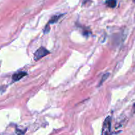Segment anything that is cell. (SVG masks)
<instances>
[{
  "label": "cell",
  "instance_id": "obj_6",
  "mask_svg": "<svg viewBox=\"0 0 135 135\" xmlns=\"http://www.w3.org/2000/svg\"><path fill=\"white\" fill-rule=\"evenodd\" d=\"M109 73H107V74H105L103 75V76L102 77V78H101V81L99 82V85H101V84H103V83L104 82V81H105L106 80H107V78L109 77Z\"/></svg>",
  "mask_w": 135,
  "mask_h": 135
},
{
  "label": "cell",
  "instance_id": "obj_5",
  "mask_svg": "<svg viewBox=\"0 0 135 135\" xmlns=\"http://www.w3.org/2000/svg\"><path fill=\"white\" fill-rule=\"evenodd\" d=\"M63 15V14H60V15H54L53 17H52L51 19H50V21L49 23H52V24H54V23H56L58 20L60 19V18Z\"/></svg>",
  "mask_w": 135,
  "mask_h": 135
},
{
  "label": "cell",
  "instance_id": "obj_3",
  "mask_svg": "<svg viewBox=\"0 0 135 135\" xmlns=\"http://www.w3.org/2000/svg\"><path fill=\"white\" fill-rule=\"evenodd\" d=\"M27 75V73L25 72H17V73L13 74V76H12V79L14 81H17L19 80H20L21 79L23 78L24 76H25Z\"/></svg>",
  "mask_w": 135,
  "mask_h": 135
},
{
  "label": "cell",
  "instance_id": "obj_4",
  "mask_svg": "<svg viewBox=\"0 0 135 135\" xmlns=\"http://www.w3.org/2000/svg\"><path fill=\"white\" fill-rule=\"evenodd\" d=\"M105 5L110 8H114L117 5V1L116 0H107Z\"/></svg>",
  "mask_w": 135,
  "mask_h": 135
},
{
  "label": "cell",
  "instance_id": "obj_7",
  "mask_svg": "<svg viewBox=\"0 0 135 135\" xmlns=\"http://www.w3.org/2000/svg\"><path fill=\"white\" fill-rule=\"evenodd\" d=\"M133 111L134 113H135V103H134L133 105Z\"/></svg>",
  "mask_w": 135,
  "mask_h": 135
},
{
  "label": "cell",
  "instance_id": "obj_8",
  "mask_svg": "<svg viewBox=\"0 0 135 135\" xmlns=\"http://www.w3.org/2000/svg\"><path fill=\"white\" fill-rule=\"evenodd\" d=\"M133 1H134V3H135V0H133Z\"/></svg>",
  "mask_w": 135,
  "mask_h": 135
},
{
  "label": "cell",
  "instance_id": "obj_2",
  "mask_svg": "<svg viewBox=\"0 0 135 135\" xmlns=\"http://www.w3.org/2000/svg\"><path fill=\"white\" fill-rule=\"evenodd\" d=\"M49 53L50 52H49V50H46V49H45V47H41L35 52V54H34V59H35V60L37 61L38 60L42 58L43 57H45V56L48 55Z\"/></svg>",
  "mask_w": 135,
  "mask_h": 135
},
{
  "label": "cell",
  "instance_id": "obj_1",
  "mask_svg": "<svg viewBox=\"0 0 135 135\" xmlns=\"http://www.w3.org/2000/svg\"><path fill=\"white\" fill-rule=\"evenodd\" d=\"M111 119L109 116L105 119L102 128V134L101 135H111Z\"/></svg>",
  "mask_w": 135,
  "mask_h": 135
}]
</instances>
